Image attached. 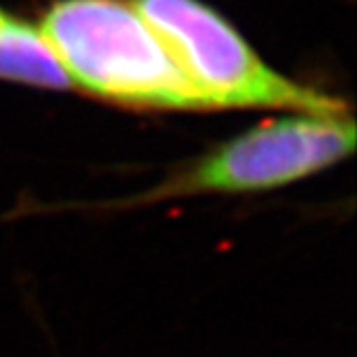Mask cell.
Instances as JSON below:
<instances>
[{"instance_id": "6da1fadb", "label": "cell", "mask_w": 357, "mask_h": 357, "mask_svg": "<svg viewBox=\"0 0 357 357\" xmlns=\"http://www.w3.org/2000/svg\"><path fill=\"white\" fill-rule=\"evenodd\" d=\"M41 35L82 91L125 106L211 110L132 3L59 0Z\"/></svg>"}, {"instance_id": "7a4b0ae2", "label": "cell", "mask_w": 357, "mask_h": 357, "mask_svg": "<svg viewBox=\"0 0 357 357\" xmlns=\"http://www.w3.org/2000/svg\"><path fill=\"white\" fill-rule=\"evenodd\" d=\"M209 108H289L347 114L340 99L265 65L220 13L200 0H132Z\"/></svg>"}, {"instance_id": "3957f363", "label": "cell", "mask_w": 357, "mask_h": 357, "mask_svg": "<svg viewBox=\"0 0 357 357\" xmlns=\"http://www.w3.org/2000/svg\"><path fill=\"white\" fill-rule=\"evenodd\" d=\"M353 149L355 123L349 114L297 112L257 125L220 144L149 192L144 200L271 190L334 166L349 158Z\"/></svg>"}, {"instance_id": "277c9868", "label": "cell", "mask_w": 357, "mask_h": 357, "mask_svg": "<svg viewBox=\"0 0 357 357\" xmlns=\"http://www.w3.org/2000/svg\"><path fill=\"white\" fill-rule=\"evenodd\" d=\"M0 78L41 89H73L41 31L13 17L0 24Z\"/></svg>"}, {"instance_id": "5b68a950", "label": "cell", "mask_w": 357, "mask_h": 357, "mask_svg": "<svg viewBox=\"0 0 357 357\" xmlns=\"http://www.w3.org/2000/svg\"><path fill=\"white\" fill-rule=\"evenodd\" d=\"M7 17H9V15H7V13H5L3 9H0V24H3V22H5Z\"/></svg>"}]
</instances>
